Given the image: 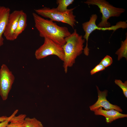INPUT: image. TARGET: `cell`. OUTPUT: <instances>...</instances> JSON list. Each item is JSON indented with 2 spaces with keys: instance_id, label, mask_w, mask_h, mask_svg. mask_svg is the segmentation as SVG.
I'll return each mask as SVG.
<instances>
[{
  "instance_id": "obj_21",
  "label": "cell",
  "mask_w": 127,
  "mask_h": 127,
  "mask_svg": "<svg viewBox=\"0 0 127 127\" xmlns=\"http://www.w3.org/2000/svg\"><path fill=\"white\" fill-rule=\"evenodd\" d=\"M9 117H8L6 116H2L0 117V122H3L8 119Z\"/></svg>"
},
{
  "instance_id": "obj_7",
  "label": "cell",
  "mask_w": 127,
  "mask_h": 127,
  "mask_svg": "<svg viewBox=\"0 0 127 127\" xmlns=\"http://www.w3.org/2000/svg\"><path fill=\"white\" fill-rule=\"evenodd\" d=\"M15 79L7 66L2 64L0 69V96L3 100L7 99Z\"/></svg>"
},
{
  "instance_id": "obj_1",
  "label": "cell",
  "mask_w": 127,
  "mask_h": 127,
  "mask_svg": "<svg viewBox=\"0 0 127 127\" xmlns=\"http://www.w3.org/2000/svg\"><path fill=\"white\" fill-rule=\"evenodd\" d=\"M32 15L35 27L40 37L47 38L62 46L65 44V38L71 34L67 27L59 26L52 20L44 19L36 13L33 12Z\"/></svg>"
},
{
  "instance_id": "obj_3",
  "label": "cell",
  "mask_w": 127,
  "mask_h": 127,
  "mask_svg": "<svg viewBox=\"0 0 127 127\" xmlns=\"http://www.w3.org/2000/svg\"><path fill=\"white\" fill-rule=\"evenodd\" d=\"M75 7L68 9L64 12L57 11L56 8L45 7L43 8L35 9L36 13L44 17L48 18L52 21L60 22L67 24L74 28L78 23L75 19L76 16L73 14Z\"/></svg>"
},
{
  "instance_id": "obj_15",
  "label": "cell",
  "mask_w": 127,
  "mask_h": 127,
  "mask_svg": "<svg viewBox=\"0 0 127 127\" xmlns=\"http://www.w3.org/2000/svg\"><path fill=\"white\" fill-rule=\"evenodd\" d=\"M74 1V0H57L56 3L58 5L56 9L60 12H65L68 9H67V7L72 4Z\"/></svg>"
},
{
  "instance_id": "obj_16",
  "label": "cell",
  "mask_w": 127,
  "mask_h": 127,
  "mask_svg": "<svg viewBox=\"0 0 127 127\" xmlns=\"http://www.w3.org/2000/svg\"><path fill=\"white\" fill-rule=\"evenodd\" d=\"M24 127H44L41 122L35 118L26 117Z\"/></svg>"
},
{
  "instance_id": "obj_2",
  "label": "cell",
  "mask_w": 127,
  "mask_h": 127,
  "mask_svg": "<svg viewBox=\"0 0 127 127\" xmlns=\"http://www.w3.org/2000/svg\"><path fill=\"white\" fill-rule=\"evenodd\" d=\"M65 40L66 43L62 47L64 55L63 67L66 73L68 68L73 65L76 58L82 53L85 39L75 29L73 32L65 38Z\"/></svg>"
},
{
  "instance_id": "obj_10",
  "label": "cell",
  "mask_w": 127,
  "mask_h": 127,
  "mask_svg": "<svg viewBox=\"0 0 127 127\" xmlns=\"http://www.w3.org/2000/svg\"><path fill=\"white\" fill-rule=\"evenodd\" d=\"M95 115H100L104 116L106 118L107 123H111L115 120L127 117V114H123L114 109L103 110L101 107L94 111Z\"/></svg>"
},
{
  "instance_id": "obj_20",
  "label": "cell",
  "mask_w": 127,
  "mask_h": 127,
  "mask_svg": "<svg viewBox=\"0 0 127 127\" xmlns=\"http://www.w3.org/2000/svg\"><path fill=\"white\" fill-rule=\"evenodd\" d=\"M18 111V110H16L13 112L12 114L9 116V118L7 120L0 122V127H5L8 124L9 121L12 117L15 115H16Z\"/></svg>"
},
{
  "instance_id": "obj_17",
  "label": "cell",
  "mask_w": 127,
  "mask_h": 127,
  "mask_svg": "<svg viewBox=\"0 0 127 127\" xmlns=\"http://www.w3.org/2000/svg\"><path fill=\"white\" fill-rule=\"evenodd\" d=\"M115 82L122 89L123 93L125 97L127 98V81L123 83L120 80L115 79Z\"/></svg>"
},
{
  "instance_id": "obj_6",
  "label": "cell",
  "mask_w": 127,
  "mask_h": 127,
  "mask_svg": "<svg viewBox=\"0 0 127 127\" xmlns=\"http://www.w3.org/2000/svg\"><path fill=\"white\" fill-rule=\"evenodd\" d=\"M44 38L43 44L35 52L36 58L39 60L50 55H55L63 61L64 55L62 46L47 38Z\"/></svg>"
},
{
  "instance_id": "obj_12",
  "label": "cell",
  "mask_w": 127,
  "mask_h": 127,
  "mask_svg": "<svg viewBox=\"0 0 127 127\" xmlns=\"http://www.w3.org/2000/svg\"><path fill=\"white\" fill-rule=\"evenodd\" d=\"M27 16L24 11L19 19L16 28L14 32V40L16 39L25 30L27 26Z\"/></svg>"
},
{
  "instance_id": "obj_9",
  "label": "cell",
  "mask_w": 127,
  "mask_h": 127,
  "mask_svg": "<svg viewBox=\"0 0 127 127\" xmlns=\"http://www.w3.org/2000/svg\"><path fill=\"white\" fill-rule=\"evenodd\" d=\"M98 94V98L97 101L93 105L90 106V110L94 111L100 107H103L106 110L114 109L119 112H122L123 110L117 105L112 104L107 99L108 91L107 90L102 91L100 90L98 87L96 86Z\"/></svg>"
},
{
  "instance_id": "obj_8",
  "label": "cell",
  "mask_w": 127,
  "mask_h": 127,
  "mask_svg": "<svg viewBox=\"0 0 127 127\" xmlns=\"http://www.w3.org/2000/svg\"><path fill=\"white\" fill-rule=\"evenodd\" d=\"M23 10H15L10 13L4 31V35L9 41L14 40V36L19 19L23 12Z\"/></svg>"
},
{
  "instance_id": "obj_14",
  "label": "cell",
  "mask_w": 127,
  "mask_h": 127,
  "mask_svg": "<svg viewBox=\"0 0 127 127\" xmlns=\"http://www.w3.org/2000/svg\"><path fill=\"white\" fill-rule=\"evenodd\" d=\"M125 40L122 42L121 46L115 52L118 56V60H119L122 57L127 58V35L126 33Z\"/></svg>"
},
{
  "instance_id": "obj_13",
  "label": "cell",
  "mask_w": 127,
  "mask_h": 127,
  "mask_svg": "<svg viewBox=\"0 0 127 127\" xmlns=\"http://www.w3.org/2000/svg\"><path fill=\"white\" fill-rule=\"evenodd\" d=\"M26 116L25 114H23L17 116L14 115L10 120V123L5 127H24Z\"/></svg>"
},
{
  "instance_id": "obj_5",
  "label": "cell",
  "mask_w": 127,
  "mask_h": 127,
  "mask_svg": "<svg viewBox=\"0 0 127 127\" xmlns=\"http://www.w3.org/2000/svg\"><path fill=\"white\" fill-rule=\"evenodd\" d=\"M97 16L96 14H93L90 17L89 20L82 24L83 28L85 32V34L83 38L86 41V46L84 49L83 52L84 54L88 56L89 54V49L88 47V42L89 36L90 34L94 31L96 30L105 31L106 30H113L115 31L117 29L121 28L123 29L127 28L126 21H120L118 22L114 25L107 28L98 27L96 24Z\"/></svg>"
},
{
  "instance_id": "obj_11",
  "label": "cell",
  "mask_w": 127,
  "mask_h": 127,
  "mask_svg": "<svg viewBox=\"0 0 127 127\" xmlns=\"http://www.w3.org/2000/svg\"><path fill=\"white\" fill-rule=\"evenodd\" d=\"M10 9L4 6H0V47L4 44V34L10 13Z\"/></svg>"
},
{
  "instance_id": "obj_19",
  "label": "cell",
  "mask_w": 127,
  "mask_h": 127,
  "mask_svg": "<svg viewBox=\"0 0 127 127\" xmlns=\"http://www.w3.org/2000/svg\"><path fill=\"white\" fill-rule=\"evenodd\" d=\"M105 68L101 64L99 63L90 72L91 74L92 75L98 72L103 70L105 69Z\"/></svg>"
},
{
  "instance_id": "obj_4",
  "label": "cell",
  "mask_w": 127,
  "mask_h": 127,
  "mask_svg": "<svg viewBox=\"0 0 127 127\" xmlns=\"http://www.w3.org/2000/svg\"><path fill=\"white\" fill-rule=\"evenodd\" d=\"M84 3L88 5H96L99 8L102 16L101 22L97 25L100 27H111V24L108 21V19L111 17L119 16L125 10L123 8L115 7L105 0H87Z\"/></svg>"
},
{
  "instance_id": "obj_18",
  "label": "cell",
  "mask_w": 127,
  "mask_h": 127,
  "mask_svg": "<svg viewBox=\"0 0 127 127\" xmlns=\"http://www.w3.org/2000/svg\"><path fill=\"white\" fill-rule=\"evenodd\" d=\"M112 62V58L110 56L107 55L102 59L100 63L105 68L110 65Z\"/></svg>"
}]
</instances>
